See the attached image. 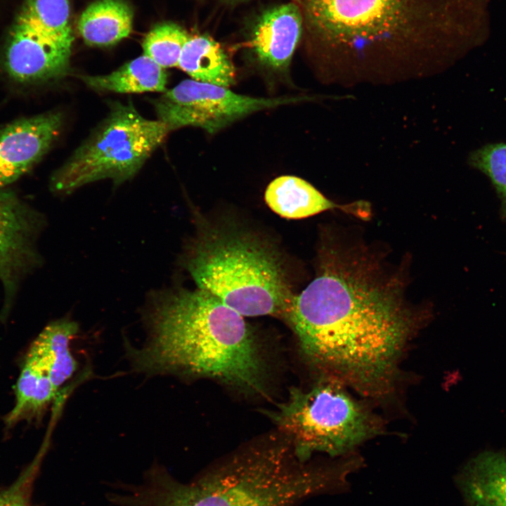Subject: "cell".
Segmentation results:
<instances>
[{"label": "cell", "mask_w": 506, "mask_h": 506, "mask_svg": "<svg viewBox=\"0 0 506 506\" xmlns=\"http://www.w3.org/2000/svg\"><path fill=\"white\" fill-rule=\"evenodd\" d=\"M303 98H256L228 88L186 79L153 102L158 120L170 131L183 126L214 133L238 119L261 110L297 102Z\"/></svg>", "instance_id": "cell-8"}, {"label": "cell", "mask_w": 506, "mask_h": 506, "mask_svg": "<svg viewBox=\"0 0 506 506\" xmlns=\"http://www.w3.org/2000/svg\"><path fill=\"white\" fill-rule=\"evenodd\" d=\"M183 261L198 288L242 316L283 318L294 295L276 252L248 235L202 236Z\"/></svg>", "instance_id": "cell-5"}, {"label": "cell", "mask_w": 506, "mask_h": 506, "mask_svg": "<svg viewBox=\"0 0 506 506\" xmlns=\"http://www.w3.org/2000/svg\"><path fill=\"white\" fill-rule=\"evenodd\" d=\"M45 225L43 214L13 191L0 188V282L4 294L0 320L9 315L22 281L41 264L37 240Z\"/></svg>", "instance_id": "cell-9"}, {"label": "cell", "mask_w": 506, "mask_h": 506, "mask_svg": "<svg viewBox=\"0 0 506 506\" xmlns=\"http://www.w3.org/2000/svg\"><path fill=\"white\" fill-rule=\"evenodd\" d=\"M143 320L145 342L128 349L136 371L207 377L247 395H266L269 370L261 344L244 316L212 294L153 290Z\"/></svg>", "instance_id": "cell-2"}, {"label": "cell", "mask_w": 506, "mask_h": 506, "mask_svg": "<svg viewBox=\"0 0 506 506\" xmlns=\"http://www.w3.org/2000/svg\"><path fill=\"white\" fill-rule=\"evenodd\" d=\"M170 131L162 122L143 117L132 103L115 102L105 118L52 174L60 195L103 179L119 185L132 179Z\"/></svg>", "instance_id": "cell-7"}, {"label": "cell", "mask_w": 506, "mask_h": 506, "mask_svg": "<svg viewBox=\"0 0 506 506\" xmlns=\"http://www.w3.org/2000/svg\"><path fill=\"white\" fill-rule=\"evenodd\" d=\"M309 41L343 58L423 57L472 42L484 0H298Z\"/></svg>", "instance_id": "cell-3"}, {"label": "cell", "mask_w": 506, "mask_h": 506, "mask_svg": "<svg viewBox=\"0 0 506 506\" xmlns=\"http://www.w3.org/2000/svg\"><path fill=\"white\" fill-rule=\"evenodd\" d=\"M304 22L299 6L282 4L264 12L251 37V46L258 60L275 70L289 65L301 39Z\"/></svg>", "instance_id": "cell-12"}, {"label": "cell", "mask_w": 506, "mask_h": 506, "mask_svg": "<svg viewBox=\"0 0 506 506\" xmlns=\"http://www.w3.org/2000/svg\"><path fill=\"white\" fill-rule=\"evenodd\" d=\"M271 417L301 460L313 452L343 453L382 429L379 417L328 375L308 389L292 388Z\"/></svg>", "instance_id": "cell-6"}, {"label": "cell", "mask_w": 506, "mask_h": 506, "mask_svg": "<svg viewBox=\"0 0 506 506\" xmlns=\"http://www.w3.org/2000/svg\"><path fill=\"white\" fill-rule=\"evenodd\" d=\"M68 0H28L17 22L73 43Z\"/></svg>", "instance_id": "cell-19"}, {"label": "cell", "mask_w": 506, "mask_h": 506, "mask_svg": "<svg viewBox=\"0 0 506 506\" xmlns=\"http://www.w3.org/2000/svg\"><path fill=\"white\" fill-rule=\"evenodd\" d=\"M178 67L197 82L227 88L235 82L232 62L220 44L206 35L190 37Z\"/></svg>", "instance_id": "cell-17"}, {"label": "cell", "mask_w": 506, "mask_h": 506, "mask_svg": "<svg viewBox=\"0 0 506 506\" xmlns=\"http://www.w3.org/2000/svg\"><path fill=\"white\" fill-rule=\"evenodd\" d=\"M458 479L469 506H506V450L479 453Z\"/></svg>", "instance_id": "cell-15"}, {"label": "cell", "mask_w": 506, "mask_h": 506, "mask_svg": "<svg viewBox=\"0 0 506 506\" xmlns=\"http://www.w3.org/2000/svg\"><path fill=\"white\" fill-rule=\"evenodd\" d=\"M264 198L272 211L287 219H304L333 209L361 217L368 214V208L356 206V203L335 204L311 184L294 176H281L273 180L266 190Z\"/></svg>", "instance_id": "cell-14"}, {"label": "cell", "mask_w": 506, "mask_h": 506, "mask_svg": "<svg viewBox=\"0 0 506 506\" xmlns=\"http://www.w3.org/2000/svg\"><path fill=\"white\" fill-rule=\"evenodd\" d=\"M78 331L77 322L67 318L51 321L32 341L23 358L47 377L58 390L77 369L70 344Z\"/></svg>", "instance_id": "cell-13"}, {"label": "cell", "mask_w": 506, "mask_h": 506, "mask_svg": "<svg viewBox=\"0 0 506 506\" xmlns=\"http://www.w3.org/2000/svg\"><path fill=\"white\" fill-rule=\"evenodd\" d=\"M63 115L49 112L0 127V188L18 180L44 157L58 136Z\"/></svg>", "instance_id": "cell-11"}, {"label": "cell", "mask_w": 506, "mask_h": 506, "mask_svg": "<svg viewBox=\"0 0 506 506\" xmlns=\"http://www.w3.org/2000/svg\"><path fill=\"white\" fill-rule=\"evenodd\" d=\"M302 353L365 396L391 390L417 320L394 282L368 263L344 259L293 295L283 317Z\"/></svg>", "instance_id": "cell-1"}, {"label": "cell", "mask_w": 506, "mask_h": 506, "mask_svg": "<svg viewBox=\"0 0 506 506\" xmlns=\"http://www.w3.org/2000/svg\"><path fill=\"white\" fill-rule=\"evenodd\" d=\"M46 450L45 445L34 460L10 486L0 489V506H33L31 496L34 483Z\"/></svg>", "instance_id": "cell-22"}, {"label": "cell", "mask_w": 506, "mask_h": 506, "mask_svg": "<svg viewBox=\"0 0 506 506\" xmlns=\"http://www.w3.org/2000/svg\"><path fill=\"white\" fill-rule=\"evenodd\" d=\"M471 164L491 179L501 201V214L506 218V144L485 145L472 153Z\"/></svg>", "instance_id": "cell-21"}, {"label": "cell", "mask_w": 506, "mask_h": 506, "mask_svg": "<svg viewBox=\"0 0 506 506\" xmlns=\"http://www.w3.org/2000/svg\"><path fill=\"white\" fill-rule=\"evenodd\" d=\"M301 461L286 438L269 437L187 483L154 464L141 484H119L110 500L117 506H293L327 484L325 473Z\"/></svg>", "instance_id": "cell-4"}, {"label": "cell", "mask_w": 506, "mask_h": 506, "mask_svg": "<svg viewBox=\"0 0 506 506\" xmlns=\"http://www.w3.org/2000/svg\"><path fill=\"white\" fill-rule=\"evenodd\" d=\"M79 78L95 91L122 93L167 91L166 71L145 55L124 64L110 74L82 75Z\"/></svg>", "instance_id": "cell-18"}, {"label": "cell", "mask_w": 506, "mask_h": 506, "mask_svg": "<svg viewBox=\"0 0 506 506\" xmlns=\"http://www.w3.org/2000/svg\"><path fill=\"white\" fill-rule=\"evenodd\" d=\"M230 1H239V0H230ZM292 1L297 3V4H299V1H298V0H292ZM298 5H299V4H298Z\"/></svg>", "instance_id": "cell-23"}, {"label": "cell", "mask_w": 506, "mask_h": 506, "mask_svg": "<svg viewBox=\"0 0 506 506\" xmlns=\"http://www.w3.org/2000/svg\"><path fill=\"white\" fill-rule=\"evenodd\" d=\"M72 46L17 22L4 55L5 71L23 84L61 79L69 70Z\"/></svg>", "instance_id": "cell-10"}, {"label": "cell", "mask_w": 506, "mask_h": 506, "mask_svg": "<svg viewBox=\"0 0 506 506\" xmlns=\"http://www.w3.org/2000/svg\"><path fill=\"white\" fill-rule=\"evenodd\" d=\"M133 11L123 0H98L82 13L77 29L89 46H108L127 37L132 30Z\"/></svg>", "instance_id": "cell-16"}, {"label": "cell", "mask_w": 506, "mask_h": 506, "mask_svg": "<svg viewBox=\"0 0 506 506\" xmlns=\"http://www.w3.org/2000/svg\"><path fill=\"white\" fill-rule=\"evenodd\" d=\"M189 38L186 31L175 23L158 24L143 41V55L164 69L178 67L181 51Z\"/></svg>", "instance_id": "cell-20"}]
</instances>
